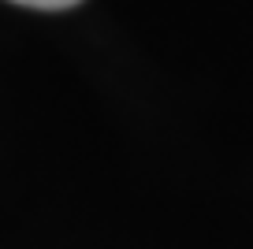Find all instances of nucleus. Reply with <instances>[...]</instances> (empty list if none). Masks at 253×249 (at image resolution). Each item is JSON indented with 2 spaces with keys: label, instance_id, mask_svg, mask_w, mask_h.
I'll list each match as a JSON object with an SVG mask.
<instances>
[{
  "label": "nucleus",
  "instance_id": "1",
  "mask_svg": "<svg viewBox=\"0 0 253 249\" xmlns=\"http://www.w3.org/2000/svg\"><path fill=\"white\" fill-rule=\"evenodd\" d=\"M15 4H26V8H38V11H63L79 0H15Z\"/></svg>",
  "mask_w": 253,
  "mask_h": 249
}]
</instances>
